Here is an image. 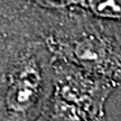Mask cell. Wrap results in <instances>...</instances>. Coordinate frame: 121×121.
<instances>
[{
    "mask_svg": "<svg viewBox=\"0 0 121 121\" xmlns=\"http://www.w3.org/2000/svg\"><path fill=\"white\" fill-rule=\"evenodd\" d=\"M42 39L56 60L121 87V24L84 10L58 13Z\"/></svg>",
    "mask_w": 121,
    "mask_h": 121,
    "instance_id": "obj_1",
    "label": "cell"
},
{
    "mask_svg": "<svg viewBox=\"0 0 121 121\" xmlns=\"http://www.w3.org/2000/svg\"><path fill=\"white\" fill-rule=\"evenodd\" d=\"M54 65L43 39H9L0 53V121L38 120L52 93Z\"/></svg>",
    "mask_w": 121,
    "mask_h": 121,
    "instance_id": "obj_2",
    "label": "cell"
},
{
    "mask_svg": "<svg viewBox=\"0 0 121 121\" xmlns=\"http://www.w3.org/2000/svg\"><path fill=\"white\" fill-rule=\"evenodd\" d=\"M116 89L107 80L55 60L52 93L37 121H98Z\"/></svg>",
    "mask_w": 121,
    "mask_h": 121,
    "instance_id": "obj_3",
    "label": "cell"
},
{
    "mask_svg": "<svg viewBox=\"0 0 121 121\" xmlns=\"http://www.w3.org/2000/svg\"><path fill=\"white\" fill-rule=\"evenodd\" d=\"M44 13L36 0H0V31L9 36H33Z\"/></svg>",
    "mask_w": 121,
    "mask_h": 121,
    "instance_id": "obj_4",
    "label": "cell"
},
{
    "mask_svg": "<svg viewBox=\"0 0 121 121\" xmlns=\"http://www.w3.org/2000/svg\"><path fill=\"white\" fill-rule=\"evenodd\" d=\"M80 9L95 17L121 24V0H80Z\"/></svg>",
    "mask_w": 121,
    "mask_h": 121,
    "instance_id": "obj_5",
    "label": "cell"
},
{
    "mask_svg": "<svg viewBox=\"0 0 121 121\" xmlns=\"http://www.w3.org/2000/svg\"><path fill=\"white\" fill-rule=\"evenodd\" d=\"M11 37H15V36H8V35L0 33V53H1L4 49V47L7 46V44H8L9 39L11 38Z\"/></svg>",
    "mask_w": 121,
    "mask_h": 121,
    "instance_id": "obj_6",
    "label": "cell"
},
{
    "mask_svg": "<svg viewBox=\"0 0 121 121\" xmlns=\"http://www.w3.org/2000/svg\"><path fill=\"white\" fill-rule=\"evenodd\" d=\"M98 121H108V120H107V118H105V116H103V117H101V118H100V119H99Z\"/></svg>",
    "mask_w": 121,
    "mask_h": 121,
    "instance_id": "obj_7",
    "label": "cell"
}]
</instances>
